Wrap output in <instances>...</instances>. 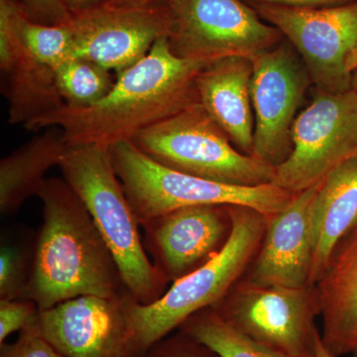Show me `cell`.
Returning a JSON list of instances; mask_svg holds the SVG:
<instances>
[{"label":"cell","mask_w":357,"mask_h":357,"mask_svg":"<svg viewBox=\"0 0 357 357\" xmlns=\"http://www.w3.org/2000/svg\"><path fill=\"white\" fill-rule=\"evenodd\" d=\"M208 64L174 54L169 37L146 57L117 74L112 91L86 109L64 107L25 126L31 131L59 128L68 145L112 147L199 103L197 77Z\"/></svg>","instance_id":"1"},{"label":"cell","mask_w":357,"mask_h":357,"mask_svg":"<svg viewBox=\"0 0 357 357\" xmlns=\"http://www.w3.org/2000/svg\"><path fill=\"white\" fill-rule=\"evenodd\" d=\"M38 197L43 222L35 239L24 299L43 311L81 296L128 292L93 218L64 178H47Z\"/></svg>","instance_id":"2"},{"label":"cell","mask_w":357,"mask_h":357,"mask_svg":"<svg viewBox=\"0 0 357 357\" xmlns=\"http://www.w3.org/2000/svg\"><path fill=\"white\" fill-rule=\"evenodd\" d=\"M59 167L112 251L129 294L139 304L156 302L168 282L147 257L139 222L115 173L110 148L68 145Z\"/></svg>","instance_id":"3"},{"label":"cell","mask_w":357,"mask_h":357,"mask_svg":"<svg viewBox=\"0 0 357 357\" xmlns=\"http://www.w3.org/2000/svg\"><path fill=\"white\" fill-rule=\"evenodd\" d=\"M231 231L222 251L174 282L156 302L139 304L129 294L126 306L143 351L180 328L190 317L217 305L248 266L264 236L267 218L248 206H227Z\"/></svg>","instance_id":"4"},{"label":"cell","mask_w":357,"mask_h":357,"mask_svg":"<svg viewBox=\"0 0 357 357\" xmlns=\"http://www.w3.org/2000/svg\"><path fill=\"white\" fill-rule=\"evenodd\" d=\"M110 154L140 225L192 206H248L268 218L284 210L295 196L273 183L229 185L171 170L143 154L131 141L110 147Z\"/></svg>","instance_id":"5"},{"label":"cell","mask_w":357,"mask_h":357,"mask_svg":"<svg viewBox=\"0 0 357 357\" xmlns=\"http://www.w3.org/2000/svg\"><path fill=\"white\" fill-rule=\"evenodd\" d=\"M131 142L177 172L229 185L273 183L275 167L239 151L199 102L145 129Z\"/></svg>","instance_id":"6"},{"label":"cell","mask_w":357,"mask_h":357,"mask_svg":"<svg viewBox=\"0 0 357 357\" xmlns=\"http://www.w3.org/2000/svg\"><path fill=\"white\" fill-rule=\"evenodd\" d=\"M169 43L178 57L210 64L220 59L255 60L283 35L244 0H170Z\"/></svg>","instance_id":"7"},{"label":"cell","mask_w":357,"mask_h":357,"mask_svg":"<svg viewBox=\"0 0 357 357\" xmlns=\"http://www.w3.org/2000/svg\"><path fill=\"white\" fill-rule=\"evenodd\" d=\"M250 6L295 48L317 89L335 93L352 89L357 70V0L325 7Z\"/></svg>","instance_id":"8"},{"label":"cell","mask_w":357,"mask_h":357,"mask_svg":"<svg viewBox=\"0 0 357 357\" xmlns=\"http://www.w3.org/2000/svg\"><path fill=\"white\" fill-rule=\"evenodd\" d=\"M292 140L290 156L275 168L273 184L298 194L357 156V91L316 89L311 103L294 122Z\"/></svg>","instance_id":"9"},{"label":"cell","mask_w":357,"mask_h":357,"mask_svg":"<svg viewBox=\"0 0 357 357\" xmlns=\"http://www.w3.org/2000/svg\"><path fill=\"white\" fill-rule=\"evenodd\" d=\"M211 307L259 344L294 357H314V317L321 312L316 286L289 288L249 283Z\"/></svg>","instance_id":"10"},{"label":"cell","mask_w":357,"mask_h":357,"mask_svg":"<svg viewBox=\"0 0 357 357\" xmlns=\"http://www.w3.org/2000/svg\"><path fill=\"white\" fill-rule=\"evenodd\" d=\"M252 63V155L276 168L292 152L294 122L312 79L299 54L285 38Z\"/></svg>","instance_id":"11"},{"label":"cell","mask_w":357,"mask_h":357,"mask_svg":"<svg viewBox=\"0 0 357 357\" xmlns=\"http://www.w3.org/2000/svg\"><path fill=\"white\" fill-rule=\"evenodd\" d=\"M128 295L81 296L38 311L30 324L64 357H138L144 351Z\"/></svg>","instance_id":"12"},{"label":"cell","mask_w":357,"mask_h":357,"mask_svg":"<svg viewBox=\"0 0 357 357\" xmlns=\"http://www.w3.org/2000/svg\"><path fill=\"white\" fill-rule=\"evenodd\" d=\"M76 57L116 74L146 57L160 38L168 36L167 3L144 6H100L73 13L70 21Z\"/></svg>","instance_id":"13"},{"label":"cell","mask_w":357,"mask_h":357,"mask_svg":"<svg viewBox=\"0 0 357 357\" xmlns=\"http://www.w3.org/2000/svg\"><path fill=\"white\" fill-rule=\"evenodd\" d=\"M144 248L157 271L176 282L222 251L231 231L227 206L178 208L142 223Z\"/></svg>","instance_id":"14"},{"label":"cell","mask_w":357,"mask_h":357,"mask_svg":"<svg viewBox=\"0 0 357 357\" xmlns=\"http://www.w3.org/2000/svg\"><path fill=\"white\" fill-rule=\"evenodd\" d=\"M321 183L295 194L284 210L267 218L264 241L249 283L305 288L314 255V202Z\"/></svg>","instance_id":"15"},{"label":"cell","mask_w":357,"mask_h":357,"mask_svg":"<svg viewBox=\"0 0 357 357\" xmlns=\"http://www.w3.org/2000/svg\"><path fill=\"white\" fill-rule=\"evenodd\" d=\"M0 67L6 79L9 122L27 126L64 107L56 84L55 70L42 64L21 43L8 9L0 0Z\"/></svg>","instance_id":"16"},{"label":"cell","mask_w":357,"mask_h":357,"mask_svg":"<svg viewBox=\"0 0 357 357\" xmlns=\"http://www.w3.org/2000/svg\"><path fill=\"white\" fill-rule=\"evenodd\" d=\"M252 73V60L229 57L204 66L197 77L199 103L246 155H252L255 147Z\"/></svg>","instance_id":"17"},{"label":"cell","mask_w":357,"mask_h":357,"mask_svg":"<svg viewBox=\"0 0 357 357\" xmlns=\"http://www.w3.org/2000/svg\"><path fill=\"white\" fill-rule=\"evenodd\" d=\"M323 344L333 356L357 351V223L342 239L317 283Z\"/></svg>","instance_id":"18"},{"label":"cell","mask_w":357,"mask_h":357,"mask_svg":"<svg viewBox=\"0 0 357 357\" xmlns=\"http://www.w3.org/2000/svg\"><path fill=\"white\" fill-rule=\"evenodd\" d=\"M312 222L314 255L309 285L316 286L338 244L357 223V156L324 178L314 202Z\"/></svg>","instance_id":"19"},{"label":"cell","mask_w":357,"mask_h":357,"mask_svg":"<svg viewBox=\"0 0 357 357\" xmlns=\"http://www.w3.org/2000/svg\"><path fill=\"white\" fill-rule=\"evenodd\" d=\"M68 144L59 128H49L0 162V210L13 215L33 196H38L47 172L59 166Z\"/></svg>","instance_id":"20"},{"label":"cell","mask_w":357,"mask_h":357,"mask_svg":"<svg viewBox=\"0 0 357 357\" xmlns=\"http://www.w3.org/2000/svg\"><path fill=\"white\" fill-rule=\"evenodd\" d=\"M178 328L220 357H294L248 337L223 319L213 307L192 314Z\"/></svg>","instance_id":"21"},{"label":"cell","mask_w":357,"mask_h":357,"mask_svg":"<svg viewBox=\"0 0 357 357\" xmlns=\"http://www.w3.org/2000/svg\"><path fill=\"white\" fill-rule=\"evenodd\" d=\"M8 9L9 17L18 38L33 57L54 70L75 54L74 36L70 22L47 25L28 17L23 7L15 0H2Z\"/></svg>","instance_id":"22"},{"label":"cell","mask_w":357,"mask_h":357,"mask_svg":"<svg viewBox=\"0 0 357 357\" xmlns=\"http://www.w3.org/2000/svg\"><path fill=\"white\" fill-rule=\"evenodd\" d=\"M56 84L67 107L86 109L112 91L115 79L109 70L86 59L75 57L55 70Z\"/></svg>","instance_id":"23"},{"label":"cell","mask_w":357,"mask_h":357,"mask_svg":"<svg viewBox=\"0 0 357 357\" xmlns=\"http://www.w3.org/2000/svg\"><path fill=\"white\" fill-rule=\"evenodd\" d=\"M34 248L4 243L0 250V300L24 299L29 284Z\"/></svg>","instance_id":"24"},{"label":"cell","mask_w":357,"mask_h":357,"mask_svg":"<svg viewBox=\"0 0 357 357\" xmlns=\"http://www.w3.org/2000/svg\"><path fill=\"white\" fill-rule=\"evenodd\" d=\"M138 357H220L189 335L178 332L151 345Z\"/></svg>","instance_id":"25"},{"label":"cell","mask_w":357,"mask_h":357,"mask_svg":"<svg viewBox=\"0 0 357 357\" xmlns=\"http://www.w3.org/2000/svg\"><path fill=\"white\" fill-rule=\"evenodd\" d=\"M0 357H64L29 324L13 344H0Z\"/></svg>","instance_id":"26"},{"label":"cell","mask_w":357,"mask_h":357,"mask_svg":"<svg viewBox=\"0 0 357 357\" xmlns=\"http://www.w3.org/2000/svg\"><path fill=\"white\" fill-rule=\"evenodd\" d=\"M38 311L36 303L31 300H0V344L11 333L29 325Z\"/></svg>","instance_id":"27"},{"label":"cell","mask_w":357,"mask_h":357,"mask_svg":"<svg viewBox=\"0 0 357 357\" xmlns=\"http://www.w3.org/2000/svg\"><path fill=\"white\" fill-rule=\"evenodd\" d=\"M21 6L30 20L42 24H66L72 20L64 0H22Z\"/></svg>","instance_id":"28"},{"label":"cell","mask_w":357,"mask_h":357,"mask_svg":"<svg viewBox=\"0 0 357 357\" xmlns=\"http://www.w3.org/2000/svg\"><path fill=\"white\" fill-rule=\"evenodd\" d=\"M249 4H271L290 7H325L340 6L356 0H244Z\"/></svg>","instance_id":"29"},{"label":"cell","mask_w":357,"mask_h":357,"mask_svg":"<svg viewBox=\"0 0 357 357\" xmlns=\"http://www.w3.org/2000/svg\"><path fill=\"white\" fill-rule=\"evenodd\" d=\"M102 0H64L66 6L70 11V13H77L79 11L86 10L93 8L100 4L105 3Z\"/></svg>","instance_id":"30"},{"label":"cell","mask_w":357,"mask_h":357,"mask_svg":"<svg viewBox=\"0 0 357 357\" xmlns=\"http://www.w3.org/2000/svg\"><path fill=\"white\" fill-rule=\"evenodd\" d=\"M170 0H105V3L114 6H144L167 3Z\"/></svg>","instance_id":"31"},{"label":"cell","mask_w":357,"mask_h":357,"mask_svg":"<svg viewBox=\"0 0 357 357\" xmlns=\"http://www.w3.org/2000/svg\"><path fill=\"white\" fill-rule=\"evenodd\" d=\"M314 356L316 357H335L333 356L330 351L326 349V347L323 344L321 340V333L317 337L316 347H314Z\"/></svg>","instance_id":"32"},{"label":"cell","mask_w":357,"mask_h":357,"mask_svg":"<svg viewBox=\"0 0 357 357\" xmlns=\"http://www.w3.org/2000/svg\"><path fill=\"white\" fill-rule=\"evenodd\" d=\"M352 89L357 91V70L354 76V81H352Z\"/></svg>","instance_id":"33"},{"label":"cell","mask_w":357,"mask_h":357,"mask_svg":"<svg viewBox=\"0 0 357 357\" xmlns=\"http://www.w3.org/2000/svg\"><path fill=\"white\" fill-rule=\"evenodd\" d=\"M354 354V357H357V351L354 352V354Z\"/></svg>","instance_id":"34"}]
</instances>
